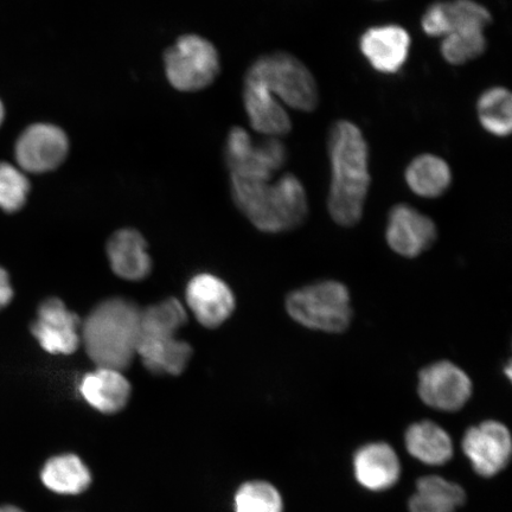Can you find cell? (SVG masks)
<instances>
[{
    "label": "cell",
    "instance_id": "cell-1",
    "mask_svg": "<svg viewBox=\"0 0 512 512\" xmlns=\"http://www.w3.org/2000/svg\"><path fill=\"white\" fill-rule=\"evenodd\" d=\"M331 185L328 210L339 226L354 227L362 220L369 194L370 150L360 127L337 120L328 134Z\"/></svg>",
    "mask_w": 512,
    "mask_h": 512
},
{
    "label": "cell",
    "instance_id": "cell-2",
    "mask_svg": "<svg viewBox=\"0 0 512 512\" xmlns=\"http://www.w3.org/2000/svg\"><path fill=\"white\" fill-rule=\"evenodd\" d=\"M230 188L236 207L261 232H288L309 215L306 190L296 175L285 174L274 182L230 176Z\"/></svg>",
    "mask_w": 512,
    "mask_h": 512
},
{
    "label": "cell",
    "instance_id": "cell-3",
    "mask_svg": "<svg viewBox=\"0 0 512 512\" xmlns=\"http://www.w3.org/2000/svg\"><path fill=\"white\" fill-rule=\"evenodd\" d=\"M142 310L124 298L94 307L81 324V344L99 368L123 371L137 356Z\"/></svg>",
    "mask_w": 512,
    "mask_h": 512
},
{
    "label": "cell",
    "instance_id": "cell-4",
    "mask_svg": "<svg viewBox=\"0 0 512 512\" xmlns=\"http://www.w3.org/2000/svg\"><path fill=\"white\" fill-rule=\"evenodd\" d=\"M187 309L169 298L142 310L137 356L147 370L158 375H181L192 355L190 344L177 337L187 323Z\"/></svg>",
    "mask_w": 512,
    "mask_h": 512
},
{
    "label": "cell",
    "instance_id": "cell-5",
    "mask_svg": "<svg viewBox=\"0 0 512 512\" xmlns=\"http://www.w3.org/2000/svg\"><path fill=\"white\" fill-rule=\"evenodd\" d=\"M245 79L259 82L292 110L313 112L319 105L315 76L297 56L286 51L256 59L248 68Z\"/></svg>",
    "mask_w": 512,
    "mask_h": 512
},
{
    "label": "cell",
    "instance_id": "cell-6",
    "mask_svg": "<svg viewBox=\"0 0 512 512\" xmlns=\"http://www.w3.org/2000/svg\"><path fill=\"white\" fill-rule=\"evenodd\" d=\"M286 311L304 328L326 334L347 331L354 316L348 287L336 280L317 281L288 294Z\"/></svg>",
    "mask_w": 512,
    "mask_h": 512
},
{
    "label": "cell",
    "instance_id": "cell-7",
    "mask_svg": "<svg viewBox=\"0 0 512 512\" xmlns=\"http://www.w3.org/2000/svg\"><path fill=\"white\" fill-rule=\"evenodd\" d=\"M166 79L179 92L207 88L220 73V56L214 44L197 35L179 37L165 51Z\"/></svg>",
    "mask_w": 512,
    "mask_h": 512
},
{
    "label": "cell",
    "instance_id": "cell-8",
    "mask_svg": "<svg viewBox=\"0 0 512 512\" xmlns=\"http://www.w3.org/2000/svg\"><path fill=\"white\" fill-rule=\"evenodd\" d=\"M224 156L230 176L272 179L286 165L288 153L280 138L268 137L255 144L245 128L236 126L229 131Z\"/></svg>",
    "mask_w": 512,
    "mask_h": 512
},
{
    "label": "cell",
    "instance_id": "cell-9",
    "mask_svg": "<svg viewBox=\"0 0 512 512\" xmlns=\"http://www.w3.org/2000/svg\"><path fill=\"white\" fill-rule=\"evenodd\" d=\"M418 393L426 406L441 412H457L470 401L471 377L450 361H439L422 369Z\"/></svg>",
    "mask_w": 512,
    "mask_h": 512
},
{
    "label": "cell",
    "instance_id": "cell-10",
    "mask_svg": "<svg viewBox=\"0 0 512 512\" xmlns=\"http://www.w3.org/2000/svg\"><path fill=\"white\" fill-rule=\"evenodd\" d=\"M462 447L479 476L494 477L510 462L511 434L502 422L486 420L466 431Z\"/></svg>",
    "mask_w": 512,
    "mask_h": 512
},
{
    "label": "cell",
    "instance_id": "cell-11",
    "mask_svg": "<svg viewBox=\"0 0 512 512\" xmlns=\"http://www.w3.org/2000/svg\"><path fill=\"white\" fill-rule=\"evenodd\" d=\"M68 152L69 139L61 127L34 124L18 138L15 156L22 170L30 174H44L59 168Z\"/></svg>",
    "mask_w": 512,
    "mask_h": 512
},
{
    "label": "cell",
    "instance_id": "cell-12",
    "mask_svg": "<svg viewBox=\"0 0 512 512\" xmlns=\"http://www.w3.org/2000/svg\"><path fill=\"white\" fill-rule=\"evenodd\" d=\"M81 324L62 300L49 298L38 307L31 334L49 354L70 355L81 345Z\"/></svg>",
    "mask_w": 512,
    "mask_h": 512
},
{
    "label": "cell",
    "instance_id": "cell-13",
    "mask_svg": "<svg viewBox=\"0 0 512 512\" xmlns=\"http://www.w3.org/2000/svg\"><path fill=\"white\" fill-rule=\"evenodd\" d=\"M438 239L437 224L409 204H396L389 211L386 240L390 249L403 258H418Z\"/></svg>",
    "mask_w": 512,
    "mask_h": 512
},
{
    "label": "cell",
    "instance_id": "cell-14",
    "mask_svg": "<svg viewBox=\"0 0 512 512\" xmlns=\"http://www.w3.org/2000/svg\"><path fill=\"white\" fill-rule=\"evenodd\" d=\"M412 38L398 24L376 25L368 28L360 37V50L370 66L381 74H398L405 66Z\"/></svg>",
    "mask_w": 512,
    "mask_h": 512
},
{
    "label": "cell",
    "instance_id": "cell-15",
    "mask_svg": "<svg viewBox=\"0 0 512 512\" xmlns=\"http://www.w3.org/2000/svg\"><path fill=\"white\" fill-rule=\"evenodd\" d=\"M185 300L197 322L208 329L219 328L235 310L234 293L213 274H198L192 278Z\"/></svg>",
    "mask_w": 512,
    "mask_h": 512
},
{
    "label": "cell",
    "instance_id": "cell-16",
    "mask_svg": "<svg viewBox=\"0 0 512 512\" xmlns=\"http://www.w3.org/2000/svg\"><path fill=\"white\" fill-rule=\"evenodd\" d=\"M490 11L475 0H451L428 5L421 17V28L427 36L446 37L466 29H486L492 23Z\"/></svg>",
    "mask_w": 512,
    "mask_h": 512
},
{
    "label": "cell",
    "instance_id": "cell-17",
    "mask_svg": "<svg viewBox=\"0 0 512 512\" xmlns=\"http://www.w3.org/2000/svg\"><path fill=\"white\" fill-rule=\"evenodd\" d=\"M243 105L255 132L281 138L292 131V120L285 107L259 82L245 79Z\"/></svg>",
    "mask_w": 512,
    "mask_h": 512
},
{
    "label": "cell",
    "instance_id": "cell-18",
    "mask_svg": "<svg viewBox=\"0 0 512 512\" xmlns=\"http://www.w3.org/2000/svg\"><path fill=\"white\" fill-rule=\"evenodd\" d=\"M358 484L370 491H384L398 483L401 465L394 448L386 443L364 445L355 453Z\"/></svg>",
    "mask_w": 512,
    "mask_h": 512
},
{
    "label": "cell",
    "instance_id": "cell-19",
    "mask_svg": "<svg viewBox=\"0 0 512 512\" xmlns=\"http://www.w3.org/2000/svg\"><path fill=\"white\" fill-rule=\"evenodd\" d=\"M132 388L123 371L96 367L83 377L80 394L89 406L102 414H115L130 401Z\"/></svg>",
    "mask_w": 512,
    "mask_h": 512
},
{
    "label": "cell",
    "instance_id": "cell-20",
    "mask_svg": "<svg viewBox=\"0 0 512 512\" xmlns=\"http://www.w3.org/2000/svg\"><path fill=\"white\" fill-rule=\"evenodd\" d=\"M112 271L128 281L143 280L151 273L152 260L144 236L134 229H121L107 243Z\"/></svg>",
    "mask_w": 512,
    "mask_h": 512
},
{
    "label": "cell",
    "instance_id": "cell-21",
    "mask_svg": "<svg viewBox=\"0 0 512 512\" xmlns=\"http://www.w3.org/2000/svg\"><path fill=\"white\" fill-rule=\"evenodd\" d=\"M41 482L57 495H81L92 485V472L76 454L63 453L51 457L41 470Z\"/></svg>",
    "mask_w": 512,
    "mask_h": 512
},
{
    "label": "cell",
    "instance_id": "cell-22",
    "mask_svg": "<svg viewBox=\"0 0 512 512\" xmlns=\"http://www.w3.org/2000/svg\"><path fill=\"white\" fill-rule=\"evenodd\" d=\"M405 443L409 454L426 465H444L453 456L450 434L432 421H420L409 426Z\"/></svg>",
    "mask_w": 512,
    "mask_h": 512
},
{
    "label": "cell",
    "instance_id": "cell-23",
    "mask_svg": "<svg viewBox=\"0 0 512 512\" xmlns=\"http://www.w3.org/2000/svg\"><path fill=\"white\" fill-rule=\"evenodd\" d=\"M405 179L416 196L438 198L450 189L453 176L445 159L433 153H422L407 166Z\"/></svg>",
    "mask_w": 512,
    "mask_h": 512
},
{
    "label": "cell",
    "instance_id": "cell-24",
    "mask_svg": "<svg viewBox=\"0 0 512 512\" xmlns=\"http://www.w3.org/2000/svg\"><path fill=\"white\" fill-rule=\"evenodd\" d=\"M466 499L462 486L438 476L422 477L409 499V512H456Z\"/></svg>",
    "mask_w": 512,
    "mask_h": 512
},
{
    "label": "cell",
    "instance_id": "cell-25",
    "mask_svg": "<svg viewBox=\"0 0 512 512\" xmlns=\"http://www.w3.org/2000/svg\"><path fill=\"white\" fill-rule=\"evenodd\" d=\"M477 115L484 130L497 138L509 137L512 131V95L508 88L486 89L477 100Z\"/></svg>",
    "mask_w": 512,
    "mask_h": 512
},
{
    "label": "cell",
    "instance_id": "cell-26",
    "mask_svg": "<svg viewBox=\"0 0 512 512\" xmlns=\"http://www.w3.org/2000/svg\"><path fill=\"white\" fill-rule=\"evenodd\" d=\"M484 32V29L478 28L452 32L441 41V56L452 66H463V64L479 59L488 49V40H486Z\"/></svg>",
    "mask_w": 512,
    "mask_h": 512
},
{
    "label": "cell",
    "instance_id": "cell-27",
    "mask_svg": "<svg viewBox=\"0 0 512 512\" xmlns=\"http://www.w3.org/2000/svg\"><path fill=\"white\" fill-rule=\"evenodd\" d=\"M235 512H283L280 492L264 480L242 484L234 496Z\"/></svg>",
    "mask_w": 512,
    "mask_h": 512
},
{
    "label": "cell",
    "instance_id": "cell-28",
    "mask_svg": "<svg viewBox=\"0 0 512 512\" xmlns=\"http://www.w3.org/2000/svg\"><path fill=\"white\" fill-rule=\"evenodd\" d=\"M30 183L23 172L9 163H0V209L21 210L28 201Z\"/></svg>",
    "mask_w": 512,
    "mask_h": 512
},
{
    "label": "cell",
    "instance_id": "cell-29",
    "mask_svg": "<svg viewBox=\"0 0 512 512\" xmlns=\"http://www.w3.org/2000/svg\"><path fill=\"white\" fill-rule=\"evenodd\" d=\"M14 298V288H12L9 273L0 267V310L5 309Z\"/></svg>",
    "mask_w": 512,
    "mask_h": 512
},
{
    "label": "cell",
    "instance_id": "cell-30",
    "mask_svg": "<svg viewBox=\"0 0 512 512\" xmlns=\"http://www.w3.org/2000/svg\"><path fill=\"white\" fill-rule=\"evenodd\" d=\"M0 512H25L21 508L16 507V505H0Z\"/></svg>",
    "mask_w": 512,
    "mask_h": 512
},
{
    "label": "cell",
    "instance_id": "cell-31",
    "mask_svg": "<svg viewBox=\"0 0 512 512\" xmlns=\"http://www.w3.org/2000/svg\"><path fill=\"white\" fill-rule=\"evenodd\" d=\"M4 115H5L4 106L2 104V101H0V125H2V123H3Z\"/></svg>",
    "mask_w": 512,
    "mask_h": 512
}]
</instances>
